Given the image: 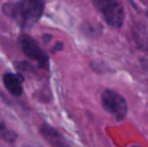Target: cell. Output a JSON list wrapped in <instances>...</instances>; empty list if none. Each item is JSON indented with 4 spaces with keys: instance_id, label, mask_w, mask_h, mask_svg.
<instances>
[{
    "instance_id": "6",
    "label": "cell",
    "mask_w": 148,
    "mask_h": 147,
    "mask_svg": "<svg viewBox=\"0 0 148 147\" xmlns=\"http://www.w3.org/2000/svg\"><path fill=\"white\" fill-rule=\"evenodd\" d=\"M133 37L141 49L148 51V24L137 22L133 27Z\"/></svg>"
},
{
    "instance_id": "4",
    "label": "cell",
    "mask_w": 148,
    "mask_h": 147,
    "mask_svg": "<svg viewBox=\"0 0 148 147\" xmlns=\"http://www.w3.org/2000/svg\"><path fill=\"white\" fill-rule=\"evenodd\" d=\"M103 14L106 21L109 23V25L113 26V27H121L124 23V8L119 2H116L115 4H113L106 10H104Z\"/></svg>"
},
{
    "instance_id": "1",
    "label": "cell",
    "mask_w": 148,
    "mask_h": 147,
    "mask_svg": "<svg viewBox=\"0 0 148 147\" xmlns=\"http://www.w3.org/2000/svg\"><path fill=\"white\" fill-rule=\"evenodd\" d=\"M2 11L22 28H30L38 21L43 11V0H21L6 3Z\"/></svg>"
},
{
    "instance_id": "7",
    "label": "cell",
    "mask_w": 148,
    "mask_h": 147,
    "mask_svg": "<svg viewBox=\"0 0 148 147\" xmlns=\"http://www.w3.org/2000/svg\"><path fill=\"white\" fill-rule=\"evenodd\" d=\"M116 2H118L117 0H93L94 5H95L96 8L101 12H103L104 10H106L108 7H110L111 5L115 4Z\"/></svg>"
},
{
    "instance_id": "2",
    "label": "cell",
    "mask_w": 148,
    "mask_h": 147,
    "mask_svg": "<svg viewBox=\"0 0 148 147\" xmlns=\"http://www.w3.org/2000/svg\"><path fill=\"white\" fill-rule=\"evenodd\" d=\"M102 106L106 112L111 114L117 120H123L128 111L127 103L121 95L113 90H105L101 97Z\"/></svg>"
},
{
    "instance_id": "8",
    "label": "cell",
    "mask_w": 148,
    "mask_h": 147,
    "mask_svg": "<svg viewBox=\"0 0 148 147\" xmlns=\"http://www.w3.org/2000/svg\"><path fill=\"white\" fill-rule=\"evenodd\" d=\"M0 138H3L7 141H13L15 138V134L8 131L7 128L1 121H0Z\"/></svg>"
},
{
    "instance_id": "3",
    "label": "cell",
    "mask_w": 148,
    "mask_h": 147,
    "mask_svg": "<svg viewBox=\"0 0 148 147\" xmlns=\"http://www.w3.org/2000/svg\"><path fill=\"white\" fill-rule=\"evenodd\" d=\"M19 46L21 49L22 53L28 57L30 59L35 61L38 63V65L41 68H47V63H49V57L45 53V51L39 47L37 42L30 37L29 36L26 34H22L19 37Z\"/></svg>"
},
{
    "instance_id": "5",
    "label": "cell",
    "mask_w": 148,
    "mask_h": 147,
    "mask_svg": "<svg viewBox=\"0 0 148 147\" xmlns=\"http://www.w3.org/2000/svg\"><path fill=\"white\" fill-rule=\"evenodd\" d=\"M22 79L21 76L12 73H7L3 77V84L8 92L14 96H20L23 92L22 89Z\"/></svg>"
},
{
    "instance_id": "9",
    "label": "cell",
    "mask_w": 148,
    "mask_h": 147,
    "mask_svg": "<svg viewBox=\"0 0 148 147\" xmlns=\"http://www.w3.org/2000/svg\"><path fill=\"white\" fill-rule=\"evenodd\" d=\"M146 13H147V16H148V9H147V12H146Z\"/></svg>"
}]
</instances>
